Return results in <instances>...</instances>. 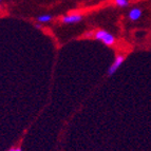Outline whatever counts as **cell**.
<instances>
[{
    "instance_id": "1",
    "label": "cell",
    "mask_w": 151,
    "mask_h": 151,
    "mask_svg": "<svg viewBox=\"0 0 151 151\" xmlns=\"http://www.w3.org/2000/svg\"><path fill=\"white\" fill-rule=\"evenodd\" d=\"M94 38L97 39V40L101 41L104 45H108V47H111L115 43V37H114L111 33L107 32L105 30H98L94 33Z\"/></svg>"
},
{
    "instance_id": "2",
    "label": "cell",
    "mask_w": 151,
    "mask_h": 151,
    "mask_svg": "<svg viewBox=\"0 0 151 151\" xmlns=\"http://www.w3.org/2000/svg\"><path fill=\"white\" fill-rule=\"evenodd\" d=\"M125 59H126V56L124 55V54H117V55L115 56V59H114L113 63H112V65H110V68L108 69V75L109 76L113 75L116 71H117V69L123 65Z\"/></svg>"
},
{
    "instance_id": "3",
    "label": "cell",
    "mask_w": 151,
    "mask_h": 151,
    "mask_svg": "<svg viewBox=\"0 0 151 151\" xmlns=\"http://www.w3.org/2000/svg\"><path fill=\"white\" fill-rule=\"evenodd\" d=\"M83 16L81 14H70V15L63 16V22L67 23V24H72V23H77L81 21Z\"/></svg>"
},
{
    "instance_id": "4",
    "label": "cell",
    "mask_w": 151,
    "mask_h": 151,
    "mask_svg": "<svg viewBox=\"0 0 151 151\" xmlns=\"http://www.w3.org/2000/svg\"><path fill=\"white\" fill-rule=\"evenodd\" d=\"M141 16H142V10L139 8H133L132 10H130V12L128 14L129 19L132 21L139 20V18H141Z\"/></svg>"
},
{
    "instance_id": "5",
    "label": "cell",
    "mask_w": 151,
    "mask_h": 151,
    "mask_svg": "<svg viewBox=\"0 0 151 151\" xmlns=\"http://www.w3.org/2000/svg\"><path fill=\"white\" fill-rule=\"evenodd\" d=\"M37 20L41 23H47L49 21L52 20V16L48 15V14H45V15H41V16H38L37 17Z\"/></svg>"
},
{
    "instance_id": "6",
    "label": "cell",
    "mask_w": 151,
    "mask_h": 151,
    "mask_svg": "<svg viewBox=\"0 0 151 151\" xmlns=\"http://www.w3.org/2000/svg\"><path fill=\"white\" fill-rule=\"evenodd\" d=\"M114 2L119 8H125V6H127L129 4L128 0H114Z\"/></svg>"
},
{
    "instance_id": "7",
    "label": "cell",
    "mask_w": 151,
    "mask_h": 151,
    "mask_svg": "<svg viewBox=\"0 0 151 151\" xmlns=\"http://www.w3.org/2000/svg\"><path fill=\"white\" fill-rule=\"evenodd\" d=\"M15 151H22V149L20 147H18V148H15Z\"/></svg>"
},
{
    "instance_id": "8",
    "label": "cell",
    "mask_w": 151,
    "mask_h": 151,
    "mask_svg": "<svg viewBox=\"0 0 151 151\" xmlns=\"http://www.w3.org/2000/svg\"><path fill=\"white\" fill-rule=\"evenodd\" d=\"M8 151H15V148H11V149H9Z\"/></svg>"
},
{
    "instance_id": "9",
    "label": "cell",
    "mask_w": 151,
    "mask_h": 151,
    "mask_svg": "<svg viewBox=\"0 0 151 151\" xmlns=\"http://www.w3.org/2000/svg\"><path fill=\"white\" fill-rule=\"evenodd\" d=\"M0 1H2V0H0Z\"/></svg>"
}]
</instances>
